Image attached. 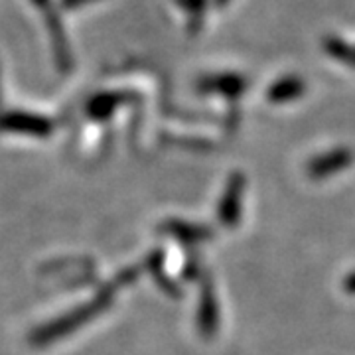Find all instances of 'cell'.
<instances>
[{
  "mask_svg": "<svg viewBox=\"0 0 355 355\" xmlns=\"http://www.w3.org/2000/svg\"><path fill=\"white\" fill-rule=\"evenodd\" d=\"M304 93V83L298 77H284L268 89V99L272 103H286Z\"/></svg>",
  "mask_w": 355,
  "mask_h": 355,
  "instance_id": "3",
  "label": "cell"
},
{
  "mask_svg": "<svg viewBox=\"0 0 355 355\" xmlns=\"http://www.w3.org/2000/svg\"><path fill=\"white\" fill-rule=\"evenodd\" d=\"M243 188H245V182H243V178L237 174V176L231 178V182H229V188L227 193H225V200L221 203V221L225 223V225H235L237 223V219H239V211H241V196H243Z\"/></svg>",
  "mask_w": 355,
  "mask_h": 355,
  "instance_id": "2",
  "label": "cell"
},
{
  "mask_svg": "<svg viewBox=\"0 0 355 355\" xmlns=\"http://www.w3.org/2000/svg\"><path fill=\"white\" fill-rule=\"evenodd\" d=\"M227 0H217V4H225Z\"/></svg>",
  "mask_w": 355,
  "mask_h": 355,
  "instance_id": "6",
  "label": "cell"
},
{
  "mask_svg": "<svg viewBox=\"0 0 355 355\" xmlns=\"http://www.w3.org/2000/svg\"><path fill=\"white\" fill-rule=\"evenodd\" d=\"M354 65H355V60H354Z\"/></svg>",
  "mask_w": 355,
  "mask_h": 355,
  "instance_id": "7",
  "label": "cell"
},
{
  "mask_svg": "<svg viewBox=\"0 0 355 355\" xmlns=\"http://www.w3.org/2000/svg\"><path fill=\"white\" fill-rule=\"evenodd\" d=\"M352 160H354V154L349 153V150H345V148H340V150H334V153L328 154H322V156H318V158H314V160L310 162V166H308V174L312 178L331 176V174L340 172L343 168H347V166L352 164Z\"/></svg>",
  "mask_w": 355,
  "mask_h": 355,
  "instance_id": "1",
  "label": "cell"
},
{
  "mask_svg": "<svg viewBox=\"0 0 355 355\" xmlns=\"http://www.w3.org/2000/svg\"><path fill=\"white\" fill-rule=\"evenodd\" d=\"M203 87H207L209 91H216V93L229 95V97H237L245 89V81L239 76H217L205 79Z\"/></svg>",
  "mask_w": 355,
  "mask_h": 355,
  "instance_id": "4",
  "label": "cell"
},
{
  "mask_svg": "<svg viewBox=\"0 0 355 355\" xmlns=\"http://www.w3.org/2000/svg\"><path fill=\"white\" fill-rule=\"evenodd\" d=\"M345 291L352 292V294H355V275H352L349 279L345 280Z\"/></svg>",
  "mask_w": 355,
  "mask_h": 355,
  "instance_id": "5",
  "label": "cell"
}]
</instances>
